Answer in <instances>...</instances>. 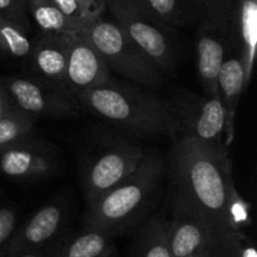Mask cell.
<instances>
[{
	"label": "cell",
	"instance_id": "obj_1",
	"mask_svg": "<svg viewBox=\"0 0 257 257\" xmlns=\"http://www.w3.org/2000/svg\"><path fill=\"white\" fill-rule=\"evenodd\" d=\"M172 191L190 201L218 230L235 237L248 223L247 206L233 187L228 153L186 136L175 138L170 163Z\"/></svg>",
	"mask_w": 257,
	"mask_h": 257
},
{
	"label": "cell",
	"instance_id": "obj_2",
	"mask_svg": "<svg viewBox=\"0 0 257 257\" xmlns=\"http://www.w3.org/2000/svg\"><path fill=\"white\" fill-rule=\"evenodd\" d=\"M75 97L93 114L131 135H165L175 138L176 123L168 103L142 90L109 80L99 87L82 90Z\"/></svg>",
	"mask_w": 257,
	"mask_h": 257
},
{
	"label": "cell",
	"instance_id": "obj_3",
	"mask_svg": "<svg viewBox=\"0 0 257 257\" xmlns=\"http://www.w3.org/2000/svg\"><path fill=\"white\" fill-rule=\"evenodd\" d=\"M163 173L162 158L156 153L145 155L135 172L117 187L88 205L84 216L85 227L98 228L117 236L137 225L147 216Z\"/></svg>",
	"mask_w": 257,
	"mask_h": 257
},
{
	"label": "cell",
	"instance_id": "obj_4",
	"mask_svg": "<svg viewBox=\"0 0 257 257\" xmlns=\"http://www.w3.org/2000/svg\"><path fill=\"white\" fill-rule=\"evenodd\" d=\"M83 33L97 48L109 69L145 87H157L162 83V70L132 42L114 20L104 19L100 15L92 20Z\"/></svg>",
	"mask_w": 257,
	"mask_h": 257
},
{
	"label": "cell",
	"instance_id": "obj_5",
	"mask_svg": "<svg viewBox=\"0 0 257 257\" xmlns=\"http://www.w3.org/2000/svg\"><path fill=\"white\" fill-rule=\"evenodd\" d=\"M170 246L172 257H183L200 251H216L238 257L243 237H235L218 230L190 201L178 193L171 196Z\"/></svg>",
	"mask_w": 257,
	"mask_h": 257
},
{
	"label": "cell",
	"instance_id": "obj_6",
	"mask_svg": "<svg viewBox=\"0 0 257 257\" xmlns=\"http://www.w3.org/2000/svg\"><path fill=\"white\" fill-rule=\"evenodd\" d=\"M105 9L132 42L160 68L168 72L177 63L172 27L146 14L133 0H104Z\"/></svg>",
	"mask_w": 257,
	"mask_h": 257
},
{
	"label": "cell",
	"instance_id": "obj_7",
	"mask_svg": "<svg viewBox=\"0 0 257 257\" xmlns=\"http://www.w3.org/2000/svg\"><path fill=\"white\" fill-rule=\"evenodd\" d=\"M168 105L175 118V138L186 136L218 152L228 153L225 146L226 117L220 97L185 93Z\"/></svg>",
	"mask_w": 257,
	"mask_h": 257
},
{
	"label": "cell",
	"instance_id": "obj_8",
	"mask_svg": "<svg viewBox=\"0 0 257 257\" xmlns=\"http://www.w3.org/2000/svg\"><path fill=\"white\" fill-rule=\"evenodd\" d=\"M145 155L141 147L124 142L109 146L98 155L83 172V186L88 205L117 187L135 172Z\"/></svg>",
	"mask_w": 257,
	"mask_h": 257
},
{
	"label": "cell",
	"instance_id": "obj_9",
	"mask_svg": "<svg viewBox=\"0 0 257 257\" xmlns=\"http://www.w3.org/2000/svg\"><path fill=\"white\" fill-rule=\"evenodd\" d=\"M68 217L64 203H48L34 213L23 226H18L7 257L44 256L63 238Z\"/></svg>",
	"mask_w": 257,
	"mask_h": 257
},
{
	"label": "cell",
	"instance_id": "obj_10",
	"mask_svg": "<svg viewBox=\"0 0 257 257\" xmlns=\"http://www.w3.org/2000/svg\"><path fill=\"white\" fill-rule=\"evenodd\" d=\"M110 80L109 68L83 30L68 37L64 88L72 94L99 87Z\"/></svg>",
	"mask_w": 257,
	"mask_h": 257
},
{
	"label": "cell",
	"instance_id": "obj_11",
	"mask_svg": "<svg viewBox=\"0 0 257 257\" xmlns=\"http://www.w3.org/2000/svg\"><path fill=\"white\" fill-rule=\"evenodd\" d=\"M18 109L33 115H60L72 110V103L65 89L44 87L24 78H5L0 80Z\"/></svg>",
	"mask_w": 257,
	"mask_h": 257
},
{
	"label": "cell",
	"instance_id": "obj_12",
	"mask_svg": "<svg viewBox=\"0 0 257 257\" xmlns=\"http://www.w3.org/2000/svg\"><path fill=\"white\" fill-rule=\"evenodd\" d=\"M226 40L227 54L240 58L248 85L256 55L257 0H233Z\"/></svg>",
	"mask_w": 257,
	"mask_h": 257
},
{
	"label": "cell",
	"instance_id": "obj_13",
	"mask_svg": "<svg viewBox=\"0 0 257 257\" xmlns=\"http://www.w3.org/2000/svg\"><path fill=\"white\" fill-rule=\"evenodd\" d=\"M196 39L197 73L205 95L218 97V73L227 54L226 34L210 28L198 27Z\"/></svg>",
	"mask_w": 257,
	"mask_h": 257
},
{
	"label": "cell",
	"instance_id": "obj_14",
	"mask_svg": "<svg viewBox=\"0 0 257 257\" xmlns=\"http://www.w3.org/2000/svg\"><path fill=\"white\" fill-rule=\"evenodd\" d=\"M52 158L47 151L27 138L0 150V172L12 178H30L47 175Z\"/></svg>",
	"mask_w": 257,
	"mask_h": 257
},
{
	"label": "cell",
	"instance_id": "obj_15",
	"mask_svg": "<svg viewBox=\"0 0 257 257\" xmlns=\"http://www.w3.org/2000/svg\"><path fill=\"white\" fill-rule=\"evenodd\" d=\"M68 37L69 34H44L29 55L33 69L50 85L64 84Z\"/></svg>",
	"mask_w": 257,
	"mask_h": 257
},
{
	"label": "cell",
	"instance_id": "obj_16",
	"mask_svg": "<svg viewBox=\"0 0 257 257\" xmlns=\"http://www.w3.org/2000/svg\"><path fill=\"white\" fill-rule=\"evenodd\" d=\"M217 88L218 97L225 110V146L228 148L235 133V115L238 102L245 88H247L245 69L240 58L232 54H226L218 73Z\"/></svg>",
	"mask_w": 257,
	"mask_h": 257
},
{
	"label": "cell",
	"instance_id": "obj_17",
	"mask_svg": "<svg viewBox=\"0 0 257 257\" xmlns=\"http://www.w3.org/2000/svg\"><path fill=\"white\" fill-rule=\"evenodd\" d=\"M146 14L168 27L191 24L198 20L202 0H133Z\"/></svg>",
	"mask_w": 257,
	"mask_h": 257
},
{
	"label": "cell",
	"instance_id": "obj_18",
	"mask_svg": "<svg viewBox=\"0 0 257 257\" xmlns=\"http://www.w3.org/2000/svg\"><path fill=\"white\" fill-rule=\"evenodd\" d=\"M114 237L107 231L85 227L84 232L73 237H63L48 257H99L113 248Z\"/></svg>",
	"mask_w": 257,
	"mask_h": 257
},
{
	"label": "cell",
	"instance_id": "obj_19",
	"mask_svg": "<svg viewBox=\"0 0 257 257\" xmlns=\"http://www.w3.org/2000/svg\"><path fill=\"white\" fill-rule=\"evenodd\" d=\"M25 4L29 15L44 34H75L92 22L68 17L48 0H25Z\"/></svg>",
	"mask_w": 257,
	"mask_h": 257
},
{
	"label": "cell",
	"instance_id": "obj_20",
	"mask_svg": "<svg viewBox=\"0 0 257 257\" xmlns=\"http://www.w3.org/2000/svg\"><path fill=\"white\" fill-rule=\"evenodd\" d=\"M133 257H172L170 221L161 216L151 218L136 237Z\"/></svg>",
	"mask_w": 257,
	"mask_h": 257
},
{
	"label": "cell",
	"instance_id": "obj_21",
	"mask_svg": "<svg viewBox=\"0 0 257 257\" xmlns=\"http://www.w3.org/2000/svg\"><path fill=\"white\" fill-rule=\"evenodd\" d=\"M32 118L17 107L5 113L0 118V150L29 137L33 131Z\"/></svg>",
	"mask_w": 257,
	"mask_h": 257
},
{
	"label": "cell",
	"instance_id": "obj_22",
	"mask_svg": "<svg viewBox=\"0 0 257 257\" xmlns=\"http://www.w3.org/2000/svg\"><path fill=\"white\" fill-rule=\"evenodd\" d=\"M0 50L13 57L29 58L33 44L24 30L0 18Z\"/></svg>",
	"mask_w": 257,
	"mask_h": 257
},
{
	"label": "cell",
	"instance_id": "obj_23",
	"mask_svg": "<svg viewBox=\"0 0 257 257\" xmlns=\"http://www.w3.org/2000/svg\"><path fill=\"white\" fill-rule=\"evenodd\" d=\"M233 0H202L198 27L210 28L227 35Z\"/></svg>",
	"mask_w": 257,
	"mask_h": 257
},
{
	"label": "cell",
	"instance_id": "obj_24",
	"mask_svg": "<svg viewBox=\"0 0 257 257\" xmlns=\"http://www.w3.org/2000/svg\"><path fill=\"white\" fill-rule=\"evenodd\" d=\"M29 17L25 0H0V18L18 25L25 33L30 32Z\"/></svg>",
	"mask_w": 257,
	"mask_h": 257
},
{
	"label": "cell",
	"instance_id": "obj_25",
	"mask_svg": "<svg viewBox=\"0 0 257 257\" xmlns=\"http://www.w3.org/2000/svg\"><path fill=\"white\" fill-rule=\"evenodd\" d=\"M18 228V212L10 207L0 208V257H7L10 242Z\"/></svg>",
	"mask_w": 257,
	"mask_h": 257
},
{
	"label": "cell",
	"instance_id": "obj_26",
	"mask_svg": "<svg viewBox=\"0 0 257 257\" xmlns=\"http://www.w3.org/2000/svg\"><path fill=\"white\" fill-rule=\"evenodd\" d=\"M48 2L59 8L68 17L75 18V19L93 20V18L88 14L87 10L82 7V4L78 0H48Z\"/></svg>",
	"mask_w": 257,
	"mask_h": 257
},
{
	"label": "cell",
	"instance_id": "obj_27",
	"mask_svg": "<svg viewBox=\"0 0 257 257\" xmlns=\"http://www.w3.org/2000/svg\"><path fill=\"white\" fill-rule=\"evenodd\" d=\"M78 2L82 4V7L87 10V13L93 19L100 17L105 12L104 0H78Z\"/></svg>",
	"mask_w": 257,
	"mask_h": 257
},
{
	"label": "cell",
	"instance_id": "obj_28",
	"mask_svg": "<svg viewBox=\"0 0 257 257\" xmlns=\"http://www.w3.org/2000/svg\"><path fill=\"white\" fill-rule=\"evenodd\" d=\"M15 108L14 103L10 99L9 94L7 93L5 88L3 87V84L0 83V118L5 114L7 112H9L10 109Z\"/></svg>",
	"mask_w": 257,
	"mask_h": 257
},
{
	"label": "cell",
	"instance_id": "obj_29",
	"mask_svg": "<svg viewBox=\"0 0 257 257\" xmlns=\"http://www.w3.org/2000/svg\"><path fill=\"white\" fill-rule=\"evenodd\" d=\"M183 257H228L226 255H222L220 252H216V251H200V252L191 253V255L183 256Z\"/></svg>",
	"mask_w": 257,
	"mask_h": 257
},
{
	"label": "cell",
	"instance_id": "obj_30",
	"mask_svg": "<svg viewBox=\"0 0 257 257\" xmlns=\"http://www.w3.org/2000/svg\"><path fill=\"white\" fill-rule=\"evenodd\" d=\"M113 256V248H110V250H108L107 252H104L103 255H100L99 257H112Z\"/></svg>",
	"mask_w": 257,
	"mask_h": 257
}]
</instances>
